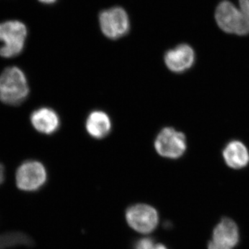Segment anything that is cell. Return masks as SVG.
I'll return each instance as SVG.
<instances>
[{
	"label": "cell",
	"instance_id": "obj_1",
	"mask_svg": "<svg viewBox=\"0 0 249 249\" xmlns=\"http://www.w3.org/2000/svg\"><path fill=\"white\" fill-rule=\"evenodd\" d=\"M29 93L27 77L18 67L5 69L0 74V101L17 106L27 99Z\"/></svg>",
	"mask_w": 249,
	"mask_h": 249
},
{
	"label": "cell",
	"instance_id": "obj_2",
	"mask_svg": "<svg viewBox=\"0 0 249 249\" xmlns=\"http://www.w3.org/2000/svg\"><path fill=\"white\" fill-rule=\"evenodd\" d=\"M27 36L25 24L18 20H10L0 23V55L11 58L22 53Z\"/></svg>",
	"mask_w": 249,
	"mask_h": 249
},
{
	"label": "cell",
	"instance_id": "obj_3",
	"mask_svg": "<svg viewBox=\"0 0 249 249\" xmlns=\"http://www.w3.org/2000/svg\"><path fill=\"white\" fill-rule=\"evenodd\" d=\"M214 18L218 27L227 34H249V28L240 9L229 0H224L218 4Z\"/></svg>",
	"mask_w": 249,
	"mask_h": 249
},
{
	"label": "cell",
	"instance_id": "obj_4",
	"mask_svg": "<svg viewBox=\"0 0 249 249\" xmlns=\"http://www.w3.org/2000/svg\"><path fill=\"white\" fill-rule=\"evenodd\" d=\"M99 24L103 35L111 40L127 35L130 29L128 15L120 6L103 11L99 15Z\"/></svg>",
	"mask_w": 249,
	"mask_h": 249
},
{
	"label": "cell",
	"instance_id": "obj_5",
	"mask_svg": "<svg viewBox=\"0 0 249 249\" xmlns=\"http://www.w3.org/2000/svg\"><path fill=\"white\" fill-rule=\"evenodd\" d=\"M47 173L45 167L37 160H27L18 168L16 181L18 188L24 192H35L40 190L47 182Z\"/></svg>",
	"mask_w": 249,
	"mask_h": 249
},
{
	"label": "cell",
	"instance_id": "obj_6",
	"mask_svg": "<svg viewBox=\"0 0 249 249\" xmlns=\"http://www.w3.org/2000/svg\"><path fill=\"white\" fill-rule=\"evenodd\" d=\"M155 147L156 151L161 157L177 160L186 152V138L182 132L173 127H165L157 135Z\"/></svg>",
	"mask_w": 249,
	"mask_h": 249
},
{
	"label": "cell",
	"instance_id": "obj_7",
	"mask_svg": "<svg viewBox=\"0 0 249 249\" xmlns=\"http://www.w3.org/2000/svg\"><path fill=\"white\" fill-rule=\"evenodd\" d=\"M126 220L129 227L142 234L153 232L159 224L157 210L147 204H136L126 211Z\"/></svg>",
	"mask_w": 249,
	"mask_h": 249
},
{
	"label": "cell",
	"instance_id": "obj_8",
	"mask_svg": "<svg viewBox=\"0 0 249 249\" xmlns=\"http://www.w3.org/2000/svg\"><path fill=\"white\" fill-rule=\"evenodd\" d=\"M196 60V53L191 46L181 44L165 53L164 62L170 71L183 73L193 67Z\"/></svg>",
	"mask_w": 249,
	"mask_h": 249
},
{
	"label": "cell",
	"instance_id": "obj_9",
	"mask_svg": "<svg viewBox=\"0 0 249 249\" xmlns=\"http://www.w3.org/2000/svg\"><path fill=\"white\" fill-rule=\"evenodd\" d=\"M31 122L37 132L45 134L55 133L60 125L56 111L49 107H41L33 111Z\"/></svg>",
	"mask_w": 249,
	"mask_h": 249
},
{
	"label": "cell",
	"instance_id": "obj_10",
	"mask_svg": "<svg viewBox=\"0 0 249 249\" xmlns=\"http://www.w3.org/2000/svg\"><path fill=\"white\" fill-rule=\"evenodd\" d=\"M239 238L237 224L229 218H224L214 227L211 241L217 245L233 249L238 244Z\"/></svg>",
	"mask_w": 249,
	"mask_h": 249
},
{
	"label": "cell",
	"instance_id": "obj_11",
	"mask_svg": "<svg viewBox=\"0 0 249 249\" xmlns=\"http://www.w3.org/2000/svg\"><path fill=\"white\" fill-rule=\"evenodd\" d=\"M223 157L228 166L232 169L245 168L249 163V152L243 142L232 141L226 145Z\"/></svg>",
	"mask_w": 249,
	"mask_h": 249
},
{
	"label": "cell",
	"instance_id": "obj_12",
	"mask_svg": "<svg viewBox=\"0 0 249 249\" xmlns=\"http://www.w3.org/2000/svg\"><path fill=\"white\" fill-rule=\"evenodd\" d=\"M85 126L88 134L91 137L97 139H103L110 132L111 119L104 111H93L88 116Z\"/></svg>",
	"mask_w": 249,
	"mask_h": 249
},
{
	"label": "cell",
	"instance_id": "obj_13",
	"mask_svg": "<svg viewBox=\"0 0 249 249\" xmlns=\"http://www.w3.org/2000/svg\"><path fill=\"white\" fill-rule=\"evenodd\" d=\"M156 244L150 237H143L136 242L134 249H151Z\"/></svg>",
	"mask_w": 249,
	"mask_h": 249
},
{
	"label": "cell",
	"instance_id": "obj_14",
	"mask_svg": "<svg viewBox=\"0 0 249 249\" xmlns=\"http://www.w3.org/2000/svg\"><path fill=\"white\" fill-rule=\"evenodd\" d=\"M241 12L243 15L247 27L249 29V0H239Z\"/></svg>",
	"mask_w": 249,
	"mask_h": 249
},
{
	"label": "cell",
	"instance_id": "obj_15",
	"mask_svg": "<svg viewBox=\"0 0 249 249\" xmlns=\"http://www.w3.org/2000/svg\"><path fill=\"white\" fill-rule=\"evenodd\" d=\"M208 249H232L228 248V247H223V246L217 245V244L214 243L213 242L211 241L209 242V245H208Z\"/></svg>",
	"mask_w": 249,
	"mask_h": 249
},
{
	"label": "cell",
	"instance_id": "obj_16",
	"mask_svg": "<svg viewBox=\"0 0 249 249\" xmlns=\"http://www.w3.org/2000/svg\"><path fill=\"white\" fill-rule=\"evenodd\" d=\"M5 178L4 168L3 165L0 163V185L4 182Z\"/></svg>",
	"mask_w": 249,
	"mask_h": 249
},
{
	"label": "cell",
	"instance_id": "obj_17",
	"mask_svg": "<svg viewBox=\"0 0 249 249\" xmlns=\"http://www.w3.org/2000/svg\"><path fill=\"white\" fill-rule=\"evenodd\" d=\"M151 249H168L165 245L162 244H156Z\"/></svg>",
	"mask_w": 249,
	"mask_h": 249
},
{
	"label": "cell",
	"instance_id": "obj_18",
	"mask_svg": "<svg viewBox=\"0 0 249 249\" xmlns=\"http://www.w3.org/2000/svg\"><path fill=\"white\" fill-rule=\"evenodd\" d=\"M38 1H40V2L43 3V4H51L55 3L57 0H38Z\"/></svg>",
	"mask_w": 249,
	"mask_h": 249
}]
</instances>
